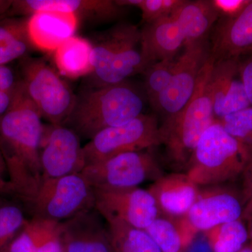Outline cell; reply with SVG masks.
<instances>
[{
	"label": "cell",
	"mask_w": 252,
	"mask_h": 252,
	"mask_svg": "<svg viewBox=\"0 0 252 252\" xmlns=\"http://www.w3.org/2000/svg\"><path fill=\"white\" fill-rule=\"evenodd\" d=\"M239 252H252V245L251 246L244 247Z\"/></svg>",
	"instance_id": "ab89813d"
},
{
	"label": "cell",
	"mask_w": 252,
	"mask_h": 252,
	"mask_svg": "<svg viewBox=\"0 0 252 252\" xmlns=\"http://www.w3.org/2000/svg\"><path fill=\"white\" fill-rule=\"evenodd\" d=\"M212 44L215 61L240 59L252 53V0L235 17L222 18L215 28Z\"/></svg>",
	"instance_id": "e0dca14e"
},
{
	"label": "cell",
	"mask_w": 252,
	"mask_h": 252,
	"mask_svg": "<svg viewBox=\"0 0 252 252\" xmlns=\"http://www.w3.org/2000/svg\"><path fill=\"white\" fill-rule=\"evenodd\" d=\"M24 203L32 217L64 222L94 208V189L82 173L47 179Z\"/></svg>",
	"instance_id": "52a82bcc"
},
{
	"label": "cell",
	"mask_w": 252,
	"mask_h": 252,
	"mask_svg": "<svg viewBox=\"0 0 252 252\" xmlns=\"http://www.w3.org/2000/svg\"><path fill=\"white\" fill-rule=\"evenodd\" d=\"M28 220L22 207L17 204L0 203V252L6 251Z\"/></svg>",
	"instance_id": "83f0119b"
},
{
	"label": "cell",
	"mask_w": 252,
	"mask_h": 252,
	"mask_svg": "<svg viewBox=\"0 0 252 252\" xmlns=\"http://www.w3.org/2000/svg\"><path fill=\"white\" fill-rule=\"evenodd\" d=\"M250 2V0H212L215 9L223 18L235 17Z\"/></svg>",
	"instance_id": "d6a6232c"
},
{
	"label": "cell",
	"mask_w": 252,
	"mask_h": 252,
	"mask_svg": "<svg viewBox=\"0 0 252 252\" xmlns=\"http://www.w3.org/2000/svg\"><path fill=\"white\" fill-rule=\"evenodd\" d=\"M127 7L114 0H13L8 17H30L42 11L75 15L80 21L102 23L117 19Z\"/></svg>",
	"instance_id": "4fadbf2b"
},
{
	"label": "cell",
	"mask_w": 252,
	"mask_h": 252,
	"mask_svg": "<svg viewBox=\"0 0 252 252\" xmlns=\"http://www.w3.org/2000/svg\"><path fill=\"white\" fill-rule=\"evenodd\" d=\"M75 15L59 11H42L28 17V32L33 47L54 52L74 35L79 25Z\"/></svg>",
	"instance_id": "d6986e66"
},
{
	"label": "cell",
	"mask_w": 252,
	"mask_h": 252,
	"mask_svg": "<svg viewBox=\"0 0 252 252\" xmlns=\"http://www.w3.org/2000/svg\"><path fill=\"white\" fill-rule=\"evenodd\" d=\"M250 237H251V238L252 239V228L251 229V231H250Z\"/></svg>",
	"instance_id": "60d3db41"
},
{
	"label": "cell",
	"mask_w": 252,
	"mask_h": 252,
	"mask_svg": "<svg viewBox=\"0 0 252 252\" xmlns=\"http://www.w3.org/2000/svg\"><path fill=\"white\" fill-rule=\"evenodd\" d=\"M148 190L160 212L167 217L180 218L188 213L200 190L187 173L175 172L154 181Z\"/></svg>",
	"instance_id": "ac0fdd59"
},
{
	"label": "cell",
	"mask_w": 252,
	"mask_h": 252,
	"mask_svg": "<svg viewBox=\"0 0 252 252\" xmlns=\"http://www.w3.org/2000/svg\"><path fill=\"white\" fill-rule=\"evenodd\" d=\"M183 54L176 59L171 80L160 94L154 108L165 120L175 117L193 95L202 69L211 55V45L207 37L189 43Z\"/></svg>",
	"instance_id": "30bf717a"
},
{
	"label": "cell",
	"mask_w": 252,
	"mask_h": 252,
	"mask_svg": "<svg viewBox=\"0 0 252 252\" xmlns=\"http://www.w3.org/2000/svg\"><path fill=\"white\" fill-rule=\"evenodd\" d=\"M34 49L28 32V17L0 19V65L23 59Z\"/></svg>",
	"instance_id": "d4e9b609"
},
{
	"label": "cell",
	"mask_w": 252,
	"mask_h": 252,
	"mask_svg": "<svg viewBox=\"0 0 252 252\" xmlns=\"http://www.w3.org/2000/svg\"><path fill=\"white\" fill-rule=\"evenodd\" d=\"M63 252H113L107 223L95 208L62 222Z\"/></svg>",
	"instance_id": "2e32d148"
},
{
	"label": "cell",
	"mask_w": 252,
	"mask_h": 252,
	"mask_svg": "<svg viewBox=\"0 0 252 252\" xmlns=\"http://www.w3.org/2000/svg\"><path fill=\"white\" fill-rule=\"evenodd\" d=\"M160 144L157 117L142 114L125 124L101 131L89 140L83 147L86 166L119 154L140 152Z\"/></svg>",
	"instance_id": "ba28073f"
},
{
	"label": "cell",
	"mask_w": 252,
	"mask_h": 252,
	"mask_svg": "<svg viewBox=\"0 0 252 252\" xmlns=\"http://www.w3.org/2000/svg\"><path fill=\"white\" fill-rule=\"evenodd\" d=\"M145 230L161 252H184L197 235L185 217H158Z\"/></svg>",
	"instance_id": "cb8c5ba5"
},
{
	"label": "cell",
	"mask_w": 252,
	"mask_h": 252,
	"mask_svg": "<svg viewBox=\"0 0 252 252\" xmlns=\"http://www.w3.org/2000/svg\"><path fill=\"white\" fill-rule=\"evenodd\" d=\"M92 44L94 70L87 77V87L126 82L148 67L142 52L141 30L135 25L118 24L97 36Z\"/></svg>",
	"instance_id": "277c9868"
},
{
	"label": "cell",
	"mask_w": 252,
	"mask_h": 252,
	"mask_svg": "<svg viewBox=\"0 0 252 252\" xmlns=\"http://www.w3.org/2000/svg\"><path fill=\"white\" fill-rule=\"evenodd\" d=\"M218 121L225 130L252 154V107L225 116Z\"/></svg>",
	"instance_id": "f546056e"
},
{
	"label": "cell",
	"mask_w": 252,
	"mask_h": 252,
	"mask_svg": "<svg viewBox=\"0 0 252 252\" xmlns=\"http://www.w3.org/2000/svg\"><path fill=\"white\" fill-rule=\"evenodd\" d=\"M213 252H239L248 241L249 233L240 220L204 232Z\"/></svg>",
	"instance_id": "4316f807"
},
{
	"label": "cell",
	"mask_w": 252,
	"mask_h": 252,
	"mask_svg": "<svg viewBox=\"0 0 252 252\" xmlns=\"http://www.w3.org/2000/svg\"><path fill=\"white\" fill-rule=\"evenodd\" d=\"M4 252H63L62 222L28 219Z\"/></svg>",
	"instance_id": "44dd1931"
},
{
	"label": "cell",
	"mask_w": 252,
	"mask_h": 252,
	"mask_svg": "<svg viewBox=\"0 0 252 252\" xmlns=\"http://www.w3.org/2000/svg\"><path fill=\"white\" fill-rule=\"evenodd\" d=\"M83 175L94 189H124L164 175L160 162L147 151L127 152L87 165Z\"/></svg>",
	"instance_id": "9c48e42d"
},
{
	"label": "cell",
	"mask_w": 252,
	"mask_h": 252,
	"mask_svg": "<svg viewBox=\"0 0 252 252\" xmlns=\"http://www.w3.org/2000/svg\"><path fill=\"white\" fill-rule=\"evenodd\" d=\"M18 85L12 90L0 91V119L9 112L14 103Z\"/></svg>",
	"instance_id": "d590c367"
},
{
	"label": "cell",
	"mask_w": 252,
	"mask_h": 252,
	"mask_svg": "<svg viewBox=\"0 0 252 252\" xmlns=\"http://www.w3.org/2000/svg\"><path fill=\"white\" fill-rule=\"evenodd\" d=\"M185 35L186 44L207 37L220 17L212 0L185 1L172 13Z\"/></svg>",
	"instance_id": "7402d4cb"
},
{
	"label": "cell",
	"mask_w": 252,
	"mask_h": 252,
	"mask_svg": "<svg viewBox=\"0 0 252 252\" xmlns=\"http://www.w3.org/2000/svg\"><path fill=\"white\" fill-rule=\"evenodd\" d=\"M118 4L124 7L135 6L142 11V20L152 23L164 16H170L183 0H116Z\"/></svg>",
	"instance_id": "4dcf8cb0"
},
{
	"label": "cell",
	"mask_w": 252,
	"mask_h": 252,
	"mask_svg": "<svg viewBox=\"0 0 252 252\" xmlns=\"http://www.w3.org/2000/svg\"><path fill=\"white\" fill-rule=\"evenodd\" d=\"M239 73L252 107V53L239 61Z\"/></svg>",
	"instance_id": "836d02e7"
},
{
	"label": "cell",
	"mask_w": 252,
	"mask_h": 252,
	"mask_svg": "<svg viewBox=\"0 0 252 252\" xmlns=\"http://www.w3.org/2000/svg\"><path fill=\"white\" fill-rule=\"evenodd\" d=\"M19 81L11 67L0 65V91L12 90L18 85Z\"/></svg>",
	"instance_id": "e575fe53"
},
{
	"label": "cell",
	"mask_w": 252,
	"mask_h": 252,
	"mask_svg": "<svg viewBox=\"0 0 252 252\" xmlns=\"http://www.w3.org/2000/svg\"><path fill=\"white\" fill-rule=\"evenodd\" d=\"M54 61L61 75L71 79L87 77L94 70L92 43L81 36H71L54 51Z\"/></svg>",
	"instance_id": "603a6c76"
},
{
	"label": "cell",
	"mask_w": 252,
	"mask_h": 252,
	"mask_svg": "<svg viewBox=\"0 0 252 252\" xmlns=\"http://www.w3.org/2000/svg\"><path fill=\"white\" fill-rule=\"evenodd\" d=\"M20 67V80L42 119L52 125H64L76 99L70 86L44 60L26 56Z\"/></svg>",
	"instance_id": "8992f818"
},
{
	"label": "cell",
	"mask_w": 252,
	"mask_h": 252,
	"mask_svg": "<svg viewBox=\"0 0 252 252\" xmlns=\"http://www.w3.org/2000/svg\"><path fill=\"white\" fill-rule=\"evenodd\" d=\"M141 34L142 55L148 67L158 61L175 59L186 44L180 25L171 15L147 23Z\"/></svg>",
	"instance_id": "ffe728a7"
},
{
	"label": "cell",
	"mask_w": 252,
	"mask_h": 252,
	"mask_svg": "<svg viewBox=\"0 0 252 252\" xmlns=\"http://www.w3.org/2000/svg\"><path fill=\"white\" fill-rule=\"evenodd\" d=\"M105 221L113 252H161L145 230L121 220Z\"/></svg>",
	"instance_id": "484cf974"
},
{
	"label": "cell",
	"mask_w": 252,
	"mask_h": 252,
	"mask_svg": "<svg viewBox=\"0 0 252 252\" xmlns=\"http://www.w3.org/2000/svg\"><path fill=\"white\" fill-rule=\"evenodd\" d=\"M215 59L212 55L199 76L191 98L180 113L160 126L165 162L175 172L187 170L197 144L215 122L210 77Z\"/></svg>",
	"instance_id": "3957f363"
},
{
	"label": "cell",
	"mask_w": 252,
	"mask_h": 252,
	"mask_svg": "<svg viewBox=\"0 0 252 252\" xmlns=\"http://www.w3.org/2000/svg\"><path fill=\"white\" fill-rule=\"evenodd\" d=\"M243 177V212L242 218L252 219V159L242 174Z\"/></svg>",
	"instance_id": "1f68e13d"
},
{
	"label": "cell",
	"mask_w": 252,
	"mask_h": 252,
	"mask_svg": "<svg viewBox=\"0 0 252 252\" xmlns=\"http://www.w3.org/2000/svg\"><path fill=\"white\" fill-rule=\"evenodd\" d=\"M42 117L26 94L21 80L9 112L0 119V147L13 194L24 203L42 182L39 147Z\"/></svg>",
	"instance_id": "6da1fadb"
},
{
	"label": "cell",
	"mask_w": 252,
	"mask_h": 252,
	"mask_svg": "<svg viewBox=\"0 0 252 252\" xmlns=\"http://www.w3.org/2000/svg\"><path fill=\"white\" fill-rule=\"evenodd\" d=\"M13 0H0V19L7 17Z\"/></svg>",
	"instance_id": "f35d334b"
},
{
	"label": "cell",
	"mask_w": 252,
	"mask_h": 252,
	"mask_svg": "<svg viewBox=\"0 0 252 252\" xmlns=\"http://www.w3.org/2000/svg\"><path fill=\"white\" fill-rule=\"evenodd\" d=\"M139 91L127 82L98 88L86 87L76 95L64 126L79 137L91 140L101 131L125 124L143 114Z\"/></svg>",
	"instance_id": "7a4b0ae2"
},
{
	"label": "cell",
	"mask_w": 252,
	"mask_h": 252,
	"mask_svg": "<svg viewBox=\"0 0 252 252\" xmlns=\"http://www.w3.org/2000/svg\"><path fill=\"white\" fill-rule=\"evenodd\" d=\"M252 159L251 152L215 120L200 137L186 173L198 187L218 186L242 175Z\"/></svg>",
	"instance_id": "5b68a950"
},
{
	"label": "cell",
	"mask_w": 252,
	"mask_h": 252,
	"mask_svg": "<svg viewBox=\"0 0 252 252\" xmlns=\"http://www.w3.org/2000/svg\"><path fill=\"white\" fill-rule=\"evenodd\" d=\"M240 59L215 61L210 77L215 120L251 107L239 73Z\"/></svg>",
	"instance_id": "9a60e30c"
},
{
	"label": "cell",
	"mask_w": 252,
	"mask_h": 252,
	"mask_svg": "<svg viewBox=\"0 0 252 252\" xmlns=\"http://www.w3.org/2000/svg\"><path fill=\"white\" fill-rule=\"evenodd\" d=\"M39 158L43 180L81 173L86 167L80 137L64 126H44Z\"/></svg>",
	"instance_id": "7c38bea8"
},
{
	"label": "cell",
	"mask_w": 252,
	"mask_h": 252,
	"mask_svg": "<svg viewBox=\"0 0 252 252\" xmlns=\"http://www.w3.org/2000/svg\"><path fill=\"white\" fill-rule=\"evenodd\" d=\"M243 203L236 194L220 186L200 190L195 203L185 216L198 234L242 218Z\"/></svg>",
	"instance_id": "5bb4252c"
},
{
	"label": "cell",
	"mask_w": 252,
	"mask_h": 252,
	"mask_svg": "<svg viewBox=\"0 0 252 252\" xmlns=\"http://www.w3.org/2000/svg\"><path fill=\"white\" fill-rule=\"evenodd\" d=\"M94 208L105 220H121L145 230L160 212L148 190L94 189Z\"/></svg>",
	"instance_id": "8fae6325"
},
{
	"label": "cell",
	"mask_w": 252,
	"mask_h": 252,
	"mask_svg": "<svg viewBox=\"0 0 252 252\" xmlns=\"http://www.w3.org/2000/svg\"><path fill=\"white\" fill-rule=\"evenodd\" d=\"M12 194L13 190L8 177L4 156L0 147V194Z\"/></svg>",
	"instance_id": "8d00e7d4"
},
{
	"label": "cell",
	"mask_w": 252,
	"mask_h": 252,
	"mask_svg": "<svg viewBox=\"0 0 252 252\" xmlns=\"http://www.w3.org/2000/svg\"><path fill=\"white\" fill-rule=\"evenodd\" d=\"M185 251L187 252H213L205 235L203 238H196L195 237L193 241L189 245L188 248L186 249Z\"/></svg>",
	"instance_id": "74e56055"
},
{
	"label": "cell",
	"mask_w": 252,
	"mask_h": 252,
	"mask_svg": "<svg viewBox=\"0 0 252 252\" xmlns=\"http://www.w3.org/2000/svg\"><path fill=\"white\" fill-rule=\"evenodd\" d=\"M176 59L164 60L149 65L144 71L145 89L152 107L171 80Z\"/></svg>",
	"instance_id": "f1b7e54d"
}]
</instances>
